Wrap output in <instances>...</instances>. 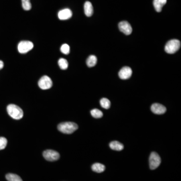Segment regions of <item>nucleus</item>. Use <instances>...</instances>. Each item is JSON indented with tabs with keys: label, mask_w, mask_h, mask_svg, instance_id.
I'll return each mask as SVG.
<instances>
[{
	"label": "nucleus",
	"mask_w": 181,
	"mask_h": 181,
	"mask_svg": "<svg viewBox=\"0 0 181 181\" xmlns=\"http://www.w3.org/2000/svg\"><path fill=\"white\" fill-rule=\"evenodd\" d=\"M22 7L24 10L28 11L30 10L32 8V4L30 1V0H22Z\"/></svg>",
	"instance_id": "obj_21"
},
{
	"label": "nucleus",
	"mask_w": 181,
	"mask_h": 181,
	"mask_svg": "<svg viewBox=\"0 0 181 181\" xmlns=\"http://www.w3.org/2000/svg\"><path fill=\"white\" fill-rule=\"evenodd\" d=\"M97 62V57L94 56V55H91V56H89L87 60V65L89 67H93L94 66L96 65Z\"/></svg>",
	"instance_id": "obj_16"
},
{
	"label": "nucleus",
	"mask_w": 181,
	"mask_h": 181,
	"mask_svg": "<svg viewBox=\"0 0 181 181\" xmlns=\"http://www.w3.org/2000/svg\"><path fill=\"white\" fill-rule=\"evenodd\" d=\"M3 67H4V63H3V61H0V70L2 69V68H3Z\"/></svg>",
	"instance_id": "obj_24"
},
{
	"label": "nucleus",
	"mask_w": 181,
	"mask_h": 181,
	"mask_svg": "<svg viewBox=\"0 0 181 181\" xmlns=\"http://www.w3.org/2000/svg\"><path fill=\"white\" fill-rule=\"evenodd\" d=\"M100 105L103 108L108 109L110 106H111V102H110V101L108 99H107V98H103V99L100 100Z\"/></svg>",
	"instance_id": "obj_18"
},
{
	"label": "nucleus",
	"mask_w": 181,
	"mask_h": 181,
	"mask_svg": "<svg viewBox=\"0 0 181 181\" xmlns=\"http://www.w3.org/2000/svg\"><path fill=\"white\" fill-rule=\"evenodd\" d=\"M109 147L111 150H116V151H121L122 150L124 146L121 143H120V142L118 141H113L111 142V143L109 144Z\"/></svg>",
	"instance_id": "obj_14"
},
{
	"label": "nucleus",
	"mask_w": 181,
	"mask_h": 181,
	"mask_svg": "<svg viewBox=\"0 0 181 181\" xmlns=\"http://www.w3.org/2000/svg\"><path fill=\"white\" fill-rule=\"evenodd\" d=\"M61 51L65 54H68L70 52V47L67 44H64L61 48Z\"/></svg>",
	"instance_id": "obj_23"
},
{
	"label": "nucleus",
	"mask_w": 181,
	"mask_h": 181,
	"mask_svg": "<svg viewBox=\"0 0 181 181\" xmlns=\"http://www.w3.org/2000/svg\"><path fill=\"white\" fill-rule=\"evenodd\" d=\"M91 168H92V170L95 172V173H103L105 170V167L104 164H100V163H95L92 165V166H91Z\"/></svg>",
	"instance_id": "obj_15"
},
{
	"label": "nucleus",
	"mask_w": 181,
	"mask_h": 181,
	"mask_svg": "<svg viewBox=\"0 0 181 181\" xmlns=\"http://www.w3.org/2000/svg\"><path fill=\"white\" fill-rule=\"evenodd\" d=\"M151 110L153 113L157 115H162L166 111V108L164 105L159 104H154L151 106Z\"/></svg>",
	"instance_id": "obj_10"
},
{
	"label": "nucleus",
	"mask_w": 181,
	"mask_h": 181,
	"mask_svg": "<svg viewBox=\"0 0 181 181\" xmlns=\"http://www.w3.org/2000/svg\"><path fill=\"white\" fill-rule=\"evenodd\" d=\"M7 144H8V140H7L6 137H0V150L6 148Z\"/></svg>",
	"instance_id": "obj_22"
},
{
	"label": "nucleus",
	"mask_w": 181,
	"mask_h": 181,
	"mask_svg": "<svg viewBox=\"0 0 181 181\" xmlns=\"http://www.w3.org/2000/svg\"><path fill=\"white\" fill-rule=\"evenodd\" d=\"M58 65L60 68L63 70H66L68 68V63L67 61L65 58H60L58 60Z\"/></svg>",
	"instance_id": "obj_20"
},
{
	"label": "nucleus",
	"mask_w": 181,
	"mask_h": 181,
	"mask_svg": "<svg viewBox=\"0 0 181 181\" xmlns=\"http://www.w3.org/2000/svg\"><path fill=\"white\" fill-rule=\"evenodd\" d=\"M161 163V159L156 152H152L149 158V164L151 170H154L160 166Z\"/></svg>",
	"instance_id": "obj_4"
},
{
	"label": "nucleus",
	"mask_w": 181,
	"mask_h": 181,
	"mask_svg": "<svg viewBox=\"0 0 181 181\" xmlns=\"http://www.w3.org/2000/svg\"><path fill=\"white\" fill-rule=\"evenodd\" d=\"M77 129L78 125L77 123L74 122H70V121L61 123L58 125V130L59 131L66 134H73V133L76 131Z\"/></svg>",
	"instance_id": "obj_1"
},
{
	"label": "nucleus",
	"mask_w": 181,
	"mask_h": 181,
	"mask_svg": "<svg viewBox=\"0 0 181 181\" xmlns=\"http://www.w3.org/2000/svg\"><path fill=\"white\" fill-rule=\"evenodd\" d=\"M72 15L73 13L71 10L68 8L61 10L58 13V18L61 20H66L69 19V18L72 17Z\"/></svg>",
	"instance_id": "obj_11"
},
{
	"label": "nucleus",
	"mask_w": 181,
	"mask_h": 181,
	"mask_svg": "<svg viewBox=\"0 0 181 181\" xmlns=\"http://www.w3.org/2000/svg\"><path fill=\"white\" fill-rule=\"evenodd\" d=\"M91 114L93 118H101L104 116V113L98 109H94L91 111Z\"/></svg>",
	"instance_id": "obj_19"
},
{
	"label": "nucleus",
	"mask_w": 181,
	"mask_h": 181,
	"mask_svg": "<svg viewBox=\"0 0 181 181\" xmlns=\"http://www.w3.org/2000/svg\"><path fill=\"white\" fill-rule=\"evenodd\" d=\"M119 29L120 30L125 34V35H130L132 32V27L130 23H128L126 21H122L119 23Z\"/></svg>",
	"instance_id": "obj_8"
},
{
	"label": "nucleus",
	"mask_w": 181,
	"mask_h": 181,
	"mask_svg": "<svg viewBox=\"0 0 181 181\" xmlns=\"http://www.w3.org/2000/svg\"><path fill=\"white\" fill-rule=\"evenodd\" d=\"M180 48V42L178 40H171L168 41L165 46L164 50L167 53L174 54L178 51Z\"/></svg>",
	"instance_id": "obj_3"
},
{
	"label": "nucleus",
	"mask_w": 181,
	"mask_h": 181,
	"mask_svg": "<svg viewBox=\"0 0 181 181\" xmlns=\"http://www.w3.org/2000/svg\"><path fill=\"white\" fill-rule=\"evenodd\" d=\"M132 75V70L128 66H124L119 72V77L121 79H128Z\"/></svg>",
	"instance_id": "obj_9"
},
{
	"label": "nucleus",
	"mask_w": 181,
	"mask_h": 181,
	"mask_svg": "<svg viewBox=\"0 0 181 181\" xmlns=\"http://www.w3.org/2000/svg\"><path fill=\"white\" fill-rule=\"evenodd\" d=\"M167 0H154L153 5L157 12H160L162 11L163 6L166 4Z\"/></svg>",
	"instance_id": "obj_12"
},
{
	"label": "nucleus",
	"mask_w": 181,
	"mask_h": 181,
	"mask_svg": "<svg viewBox=\"0 0 181 181\" xmlns=\"http://www.w3.org/2000/svg\"><path fill=\"white\" fill-rule=\"evenodd\" d=\"M34 44L30 41H22L18 46V49L20 53L25 54L33 49Z\"/></svg>",
	"instance_id": "obj_5"
},
{
	"label": "nucleus",
	"mask_w": 181,
	"mask_h": 181,
	"mask_svg": "<svg viewBox=\"0 0 181 181\" xmlns=\"http://www.w3.org/2000/svg\"><path fill=\"white\" fill-rule=\"evenodd\" d=\"M6 178L8 181H23L22 178L15 174H8L6 175Z\"/></svg>",
	"instance_id": "obj_17"
},
{
	"label": "nucleus",
	"mask_w": 181,
	"mask_h": 181,
	"mask_svg": "<svg viewBox=\"0 0 181 181\" xmlns=\"http://www.w3.org/2000/svg\"><path fill=\"white\" fill-rule=\"evenodd\" d=\"M38 86L41 89L46 90L50 89L52 86V81L51 79L48 76H43L38 81Z\"/></svg>",
	"instance_id": "obj_6"
},
{
	"label": "nucleus",
	"mask_w": 181,
	"mask_h": 181,
	"mask_svg": "<svg viewBox=\"0 0 181 181\" xmlns=\"http://www.w3.org/2000/svg\"><path fill=\"white\" fill-rule=\"evenodd\" d=\"M43 156H44V158L48 160V161L53 162L59 159L60 154H59V153L56 152V151L52 150H47L43 152Z\"/></svg>",
	"instance_id": "obj_7"
},
{
	"label": "nucleus",
	"mask_w": 181,
	"mask_h": 181,
	"mask_svg": "<svg viewBox=\"0 0 181 181\" xmlns=\"http://www.w3.org/2000/svg\"><path fill=\"white\" fill-rule=\"evenodd\" d=\"M85 13L87 17H90L93 13V8L90 1H86L84 5Z\"/></svg>",
	"instance_id": "obj_13"
},
{
	"label": "nucleus",
	"mask_w": 181,
	"mask_h": 181,
	"mask_svg": "<svg viewBox=\"0 0 181 181\" xmlns=\"http://www.w3.org/2000/svg\"><path fill=\"white\" fill-rule=\"evenodd\" d=\"M7 111H8L9 116L14 120H20L24 116V112L22 109L18 105L14 104L9 105L7 107Z\"/></svg>",
	"instance_id": "obj_2"
}]
</instances>
